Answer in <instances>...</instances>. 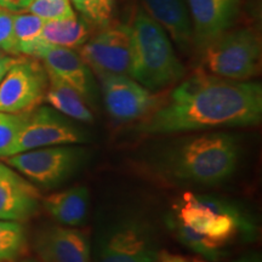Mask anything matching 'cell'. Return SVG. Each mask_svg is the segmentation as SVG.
<instances>
[{
    "instance_id": "cell-1",
    "label": "cell",
    "mask_w": 262,
    "mask_h": 262,
    "mask_svg": "<svg viewBox=\"0 0 262 262\" xmlns=\"http://www.w3.org/2000/svg\"><path fill=\"white\" fill-rule=\"evenodd\" d=\"M149 114L140 130L150 135L257 125L262 86L257 81L224 79L198 70Z\"/></svg>"
},
{
    "instance_id": "cell-2",
    "label": "cell",
    "mask_w": 262,
    "mask_h": 262,
    "mask_svg": "<svg viewBox=\"0 0 262 262\" xmlns=\"http://www.w3.org/2000/svg\"><path fill=\"white\" fill-rule=\"evenodd\" d=\"M169 225L182 244L209 261L224 256L238 237L250 239L256 228L248 215L229 201L186 192L172 208Z\"/></svg>"
},
{
    "instance_id": "cell-3",
    "label": "cell",
    "mask_w": 262,
    "mask_h": 262,
    "mask_svg": "<svg viewBox=\"0 0 262 262\" xmlns=\"http://www.w3.org/2000/svg\"><path fill=\"white\" fill-rule=\"evenodd\" d=\"M239 157L237 136L221 131L204 133L172 142L159 158V169L171 181L212 186L233 175Z\"/></svg>"
},
{
    "instance_id": "cell-4",
    "label": "cell",
    "mask_w": 262,
    "mask_h": 262,
    "mask_svg": "<svg viewBox=\"0 0 262 262\" xmlns=\"http://www.w3.org/2000/svg\"><path fill=\"white\" fill-rule=\"evenodd\" d=\"M131 66L129 77L158 93L183 79L186 70L173 50L166 32L137 9L131 21Z\"/></svg>"
},
{
    "instance_id": "cell-5",
    "label": "cell",
    "mask_w": 262,
    "mask_h": 262,
    "mask_svg": "<svg viewBox=\"0 0 262 262\" xmlns=\"http://www.w3.org/2000/svg\"><path fill=\"white\" fill-rule=\"evenodd\" d=\"M201 55V70L224 79L248 81L260 73L261 39L250 28H229L209 42Z\"/></svg>"
},
{
    "instance_id": "cell-6",
    "label": "cell",
    "mask_w": 262,
    "mask_h": 262,
    "mask_svg": "<svg viewBox=\"0 0 262 262\" xmlns=\"http://www.w3.org/2000/svg\"><path fill=\"white\" fill-rule=\"evenodd\" d=\"M5 163L42 188H55L77 175L90 159L80 145L50 146L6 157Z\"/></svg>"
},
{
    "instance_id": "cell-7",
    "label": "cell",
    "mask_w": 262,
    "mask_h": 262,
    "mask_svg": "<svg viewBox=\"0 0 262 262\" xmlns=\"http://www.w3.org/2000/svg\"><path fill=\"white\" fill-rule=\"evenodd\" d=\"M158 255L150 226L140 217L125 216L97 234L93 262H155Z\"/></svg>"
},
{
    "instance_id": "cell-8",
    "label": "cell",
    "mask_w": 262,
    "mask_h": 262,
    "mask_svg": "<svg viewBox=\"0 0 262 262\" xmlns=\"http://www.w3.org/2000/svg\"><path fill=\"white\" fill-rule=\"evenodd\" d=\"M49 75L33 57H19L0 81V112L28 113L45 100Z\"/></svg>"
},
{
    "instance_id": "cell-9",
    "label": "cell",
    "mask_w": 262,
    "mask_h": 262,
    "mask_svg": "<svg viewBox=\"0 0 262 262\" xmlns=\"http://www.w3.org/2000/svg\"><path fill=\"white\" fill-rule=\"evenodd\" d=\"M90 141L89 134L70 118L52 108L39 107L29 113L11 150V156L41 147L84 145Z\"/></svg>"
},
{
    "instance_id": "cell-10",
    "label": "cell",
    "mask_w": 262,
    "mask_h": 262,
    "mask_svg": "<svg viewBox=\"0 0 262 262\" xmlns=\"http://www.w3.org/2000/svg\"><path fill=\"white\" fill-rule=\"evenodd\" d=\"M78 54L97 77L129 75L131 66L130 26L111 22L78 49Z\"/></svg>"
},
{
    "instance_id": "cell-11",
    "label": "cell",
    "mask_w": 262,
    "mask_h": 262,
    "mask_svg": "<svg viewBox=\"0 0 262 262\" xmlns=\"http://www.w3.org/2000/svg\"><path fill=\"white\" fill-rule=\"evenodd\" d=\"M103 103L108 114L118 122L127 123L146 117L159 104V96L125 74L98 77Z\"/></svg>"
},
{
    "instance_id": "cell-12",
    "label": "cell",
    "mask_w": 262,
    "mask_h": 262,
    "mask_svg": "<svg viewBox=\"0 0 262 262\" xmlns=\"http://www.w3.org/2000/svg\"><path fill=\"white\" fill-rule=\"evenodd\" d=\"M34 250L42 262H93L89 234L68 226L40 229L35 235Z\"/></svg>"
},
{
    "instance_id": "cell-13",
    "label": "cell",
    "mask_w": 262,
    "mask_h": 262,
    "mask_svg": "<svg viewBox=\"0 0 262 262\" xmlns=\"http://www.w3.org/2000/svg\"><path fill=\"white\" fill-rule=\"evenodd\" d=\"M37 58L41 60L48 75L70 85L88 103L95 102L97 91L93 71L83 61L78 51L45 45Z\"/></svg>"
},
{
    "instance_id": "cell-14",
    "label": "cell",
    "mask_w": 262,
    "mask_h": 262,
    "mask_svg": "<svg viewBox=\"0 0 262 262\" xmlns=\"http://www.w3.org/2000/svg\"><path fill=\"white\" fill-rule=\"evenodd\" d=\"M191 14L194 50L201 52L209 42L233 27L241 0H186Z\"/></svg>"
},
{
    "instance_id": "cell-15",
    "label": "cell",
    "mask_w": 262,
    "mask_h": 262,
    "mask_svg": "<svg viewBox=\"0 0 262 262\" xmlns=\"http://www.w3.org/2000/svg\"><path fill=\"white\" fill-rule=\"evenodd\" d=\"M41 196L35 185L0 162V220L26 221L39 211Z\"/></svg>"
},
{
    "instance_id": "cell-16",
    "label": "cell",
    "mask_w": 262,
    "mask_h": 262,
    "mask_svg": "<svg viewBox=\"0 0 262 262\" xmlns=\"http://www.w3.org/2000/svg\"><path fill=\"white\" fill-rule=\"evenodd\" d=\"M142 9L182 51L194 49V33L186 0H141Z\"/></svg>"
},
{
    "instance_id": "cell-17",
    "label": "cell",
    "mask_w": 262,
    "mask_h": 262,
    "mask_svg": "<svg viewBox=\"0 0 262 262\" xmlns=\"http://www.w3.org/2000/svg\"><path fill=\"white\" fill-rule=\"evenodd\" d=\"M45 211L68 227H78L85 224L90 206V192L85 186H75L41 199Z\"/></svg>"
},
{
    "instance_id": "cell-18",
    "label": "cell",
    "mask_w": 262,
    "mask_h": 262,
    "mask_svg": "<svg viewBox=\"0 0 262 262\" xmlns=\"http://www.w3.org/2000/svg\"><path fill=\"white\" fill-rule=\"evenodd\" d=\"M45 101L50 103L54 110L70 119L86 124L94 122V114L86 101L70 85L50 75Z\"/></svg>"
},
{
    "instance_id": "cell-19",
    "label": "cell",
    "mask_w": 262,
    "mask_h": 262,
    "mask_svg": "<svg viewBox=\"0 0 262 262\" xmlns=\"http://www.w3.org/2000/svg\"><path fill=\"white\" fill-rule=\"evenodd\" d=\"M90 38V25L78 16L72 18L45 21L41 41L51 47L79 49Z\"/></svg>"
},
{
    "instance_id": "cell-20",
    "label": "cell",
    "mask_w": 262,
    "mask_h": 262,
    "mask_svg": "<svg viewBox=\"0 0 262 262\" xmlns=\"http://www.w3.org/2000/svg\"><path fill=\"white\" fill-rule=\"evenodd\" d=\"M45 21L33 14H14V38L17 55L37 58L45 47L41 32Z\"/></svg>"
},
{
    "instance_id": "cell-21",
    "label": "cell",
    "mask_w": 262,
    "mask_h": 262,
    "mask_svg": "<svg viewBox=\"0 0 262 262\" xmlns=\"http://www.w3.org/2000/svg\"><path fill=\"white\" fill-rule=\"evenodd\" d=\"M27 245L25 228L17 221L0 220V262L14 261Z\"/></svg>"
},
{
    "instance_id": "cell-22",
    "label": "cell",
    "mask_w": 262,
    "mask_h": 262,
    "mask_svg": "<svg viewBox=\"0 0 262 262\" xmlns=\"http://www.w3.org/2000/svg\"><path fill=\"white\" fill-rule=\"evenodd\" d=\"M90 26L103 28L112 22L114 0H70Z\"/></svg>"
},
{
    "instance_id": "cell-23",
    "label": "cell",
    "mask_w": 262,
    "mask_h": 262,
    "mask_svg": "<svg viewBox=\"0 0 262 262\" xmlns=\"http://www.w3.org/2000/svg\"><path fill=\"white\" fill-rule=\"evenodd\" d=\"M29 113L0 112V158L11 156L17 137L27 122Z\"/></svg>"
},
{
    "instance_id": "cell-24",
    "label": "cell",
    "mask_w": 262,
    "mask_h": 262,
    "mask_svg": "<svg viewBox=\"0 0 262 262\" xmlns=\"http://www.w3.org/2000/svg\"><path fill=\"white\" fill-rule=\"evenodd\" d=\"M27 11L44 21H55L78 16L70 0H33Z\"/></svg>"
},
{
    "instance_id": "cell-25",
    "label": "cell",
    "mask_w": 262,
    "mask_h": 262,
    "mask_svg": "<svg viewBox=\"0 0 262 262\" xmlns=\"http://www.w3.org/2000/svg\"><path fill=\"white\" fill-rule=\"evenodd\" d=\"M0 51L18 56L14 38V14L0 9Z\"/></svg>"
},
{
    "instance_id": "cell-26",
    "label": "cell",
    "mask_w": 262,
    "mask_h": 262,
    "mask_svg": "<svg viewBox=\"0 0 262 262\" xmlns=\"http://www.w3.org/2000/svg\"><path fill=\"white\" fill-rule=\"evenodd\" d=\"M33 0H0V9H4L11 14H21L27 11Z\"/></svg>"
},
{
    "instance_id": "cell-27",
    "label": "cell",
    "mask_w": 262,
    "mask_h": 262,
    "mask_svg": "<svg viewBox=\"0 0 262 262\" xmlns=\"http://www.w3.org/2000/svg\"><path fill=\"white\" fill-rule=\"evenodd\" d=\"M18 58V56H14V55H9L6 52L0 51V81L3 80L6 72L11 68V66L17 62Z\"/></svg>"
},
{
    "instance_id": "cell-28",
    "label": "cell",
    "mask_w": 262,
    "mask_h": 262,
    "mask_svg": "<svg viewBox=\"0 0 262 262\" xmlns=\"http://www.w3.org/2000/svg\"><path fill=\"white\" fill-rule=\"evenodd\" d=\"M155 262H206L203 260H199V258H189L185 256H180V255H173L169 254L166 251H162L159 253L158 257Z\"/></svg>"
},
{
    "instance_id": "cell-29",
    "label": "cell",
    "mask_w": 262,
    "mask_h": 262,
    "mask_svg": "<svg viewBox=\"0 0 262 262\" xmlns=\"http://www.w3.org/2000/svg\"><path fill=\"white\" fill-rule=\"evenodd\" d=\"M233 262H261V256L257 253L245 254L244 256L237 258Z\"/></svg>"
},
{
    "instance_id": "cell-30",
    "label": "cell",
    "mask_w": 262,
    "mask_h": 262,
    "mask_svg": "<svg viewBox=\"0 0 262 262\" xmlns=\"http://www.w3.org/2000/svg\"><path fill=\"white\" fill-rule=\"evenodd\" d=\"M22 262H42V261H40V260H33V258H29V260H25V261H22Z\"/></svg>"
}]
</instances>
